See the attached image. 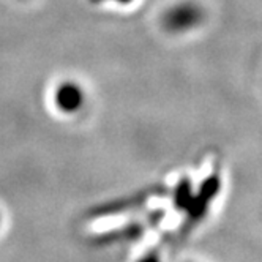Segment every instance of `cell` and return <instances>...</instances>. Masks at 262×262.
<instances>
[{"instance_id":"cell-2","label":"cell","mask_w":262,"mask_h":262,"mask_svg":"<svg viewBox=\"0 0 262 262\" xmlns=\"http://www.w3.org/2000/svg\"><path fill=\"white\" fill-rule=\"evenodd\" d=\"M221 190V177L220 174H212L210 177H207L202 185H201V188H199V198L198 201L194 199V204H193V209H191V216L194 221L201 220L205 212H207V207L213 202V199L218 196Z\"/></svg>"},{"instance_id":"cell-1","label":"cell","mask_w":262,"mask_h":262,"mask_svg":"<svg viewBox=\"0 0 262 262\" xmlns=\"http://www.w3.org/2000/svg\"><path fill=\"white\" fill-rule=\"evenodd\" d=\"M202 21H204V10L193 2L177 4L171 10H167V13L163 16L164 27L174 33L188 32L198 27Z\"/></svg>"},{"instance_id":"cell-3","label":"cell","mask_w":262,"mask_h":262,"mask_svg":"<svg viewBox=\"0 0 262 262\" xmlns=\"http://www.w3.org/2000/svg\"><path fill=\"white\" fill-rule=\"evenodd\" d=\"M55 103L63 111H74L82 103V92L76 84L65 82L55 93Z\"/></svg>"}]
</instances>
